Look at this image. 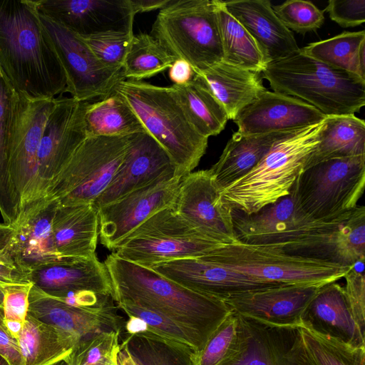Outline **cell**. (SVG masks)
Listing matches in <instances>:
<instances>
[{"label": "cell", "mask_w": 365, "mask_h": 365, "mask_svg": "<svg viewBox=\"0 0 365 365\" xmlns=\"http://www.w3.org/2000/svg\"><path fill=\"white\" fill-rule=\"evenodd\" d=\"M0 72L29 99L56 98L66 78L35 0H0Z\"/></svg>", "instance_id": "1"}, {"label": "cell", "mask_w": 365, "mask_h": 365, "mask_svg": "<svg viewBox=\"0 0 365 365\" xmlns=\"http://www.w3.org/2000/svg\"><path fill=\"white\" fill-rule=\"evenodd\" d=\"M103 262L114 301L128 302L164 315L197 331L207 341L232 312L224 300L187 289L113 252Z\"/></svg>", "instance_id": "2"}, {"label": "cell", "mask_w": 365, "mask_h": 365, "mask_svg": "<svg viewBox=\"0 0 365 365\" xmlns=\"http://www.w3.org/2000/svg\"><path fill=\"white\" fill-rule=\"evenodd\" d=\"M113 91L125 98L146 131L166 151L175 175L183 178L192 172L206 152L208 138L192 125L175 89L125 79Z\"/></svg>", "instance_id": "3"}, {"label": "cell", "mask_w": 365, "mask_h": 365, "mask_svg": "<svg viewBox=\"0 0 365 365\" xmlns=\"http://www.w3.org/2000/svg\"><path fill=\"white\" fill-rule=\"evenodd\" d=\"M261 73L274 91L299 98L327 117L354 115L365 105V81L300 48L269 63Z\"/></svg>", "instance_id": "4"}, {"label": "cell", "mask_w": 365, "mask_h": 365, "mask_svg": "<svg viewBox=\"0 0 365 365\" xmlns=\"http://www.w3.org/2000/svg\"><path fill=\"white\" fill-rule=\"evenodd\" d=\"M325 120L278 140L255 168L220 192L223 202L250 215L287 195L319 142Z\"/></svg>", "instance_id": "5"}, {"label": "cell", "mask_w": 365, "mask_h": 365, "mask_svg": "<svg viewBox=\"0 0 365 365\" xmlns=\"http://www.w3.org/2000/svg\"><path fill=\"white\" fill-rule=\"evenodd\" d=\"M150 35L195 73L223 60L215 0H170L160 9Z\"/></svg>", "instance_id": "6"}, {"label": "cell", "mask_w": 365, "mask_h": 365, "mask_svg": "<svg viewBox=\"0 0 365 365\" xmlns=\"http://www.w3.org/2000/svg\"><path fill=\"white\" fill-rule=\"evenodd\" d=\"M201 257L237 272L280 284L321 287L337 282L351 269L292 255L274 246L238 240L221 245Z\"/></svg>", "instance_id": "7"}, {"label": "cell", "mask_w": 365, "mask_h": 365, "mask_svg": "<svg viewBox=\"0 0 365 365\" xmlns=\"http://www.w3.org/2000/svg\"><path fill=\"white\" fill-rule=\"evenodd\" d=\"M129 136L87 137L51 182L43 198L59 205L93 203L112 181Z\"/></svg>", "instance_id": "8"}, {"label": "cell", "mask_w": 365, "mask_h": 365, "mask_svg": "<svg viewBox=\"0 0 365 365\" xmlns=\"http://www.w3.org/2000/svg\"><path fill=\"white\" fill-rule=\"evenodd\" d=\"M297 199L311 218L339 220L354 210L365 186V155L331 159L302 170L294 182Z\"/></svg>", "instance_id": "9"}, {"label": "cell", "mask_w": 365, "mask_h": 365, "mask_svg": "<svg viewBox=\"0 0 365 365\" xmlns=\"http://www.w3.org/2000/svg\"><path fill=\"white\" fill-rule=\"evenodd\" d=\"M55 100L29 99L11 88L8 163L20 202V213L40 200L37 190L38 153L44 126Z\"/></svg>", "instance_id": "10"}, {"label": "cell", "mask_w": 365, "mask_h": 365, "mask_svg": "<svg viewBox=\"0 0 365 365\" xmlns=\"http://www.w3.org/2000/svg\"><path fill=\"white\" fill-rule=\"evenodd\" d=\"M39 18L65 72L64 91L71 98L82 102L102 98L125 79L123 68L103 64L81 37L40 13Z\"/></svg>", "instance_id": "11"}, {"label": "cell", "mask_w": 365, "mask_h": 365, "mask_svg": "<svg viewBox=\"0 0 365 365\" xmlns=\"http://www.w3.org/2000/svg\"><path fill=\"white\" fill-rule=\"evenodd\" d=\"M29 277L43 292L75 305H98L113 298L109 272L97 256L43 265Z\"/></svg>", "instance_id": "12"}, {"label": "cell", "mask_w": 365, "mask_h": 365, "mask_svg": "<svg viewBox=\"0 0 365 365\" xmlns=\"http://www.w3.org/2000/svg\"><path fill=\"white\" fill-rule=\"evenodd\" d=\"M182 178L160 179L98 208L101 243L114 251L150 217L175 205Z\"/></svg>", "instance_id": "13"}, {"label": "cell", "mask_w": 365, "mask_h": 365, "mask_svg": "<svg viewBox=\"0 0 365 365\" xmlns=\"http://www.w3.org/2000/svg\"><path fill=\"white\" fill-rule=\"evenodd\" d=\"M274 247L292 255L354 268L365 257V207L359 205L344 217Z\"/></svg>", "instance_id": "14"}, {"label": "cell", "mask_w": 365, "mask_h": 365, "mask_svg": "<svg viewBox=\"0 0 365 365\" xmlns=\"http://www.w3.org/2000/svg\"><path fill=\"white\" fill-rule=\"evenodd\" d=\"M88 102L58 98L47 118L38 153V199L87 138L84 114Z\"/></svg>", "instance_id": "15"}, {"label": "cell", "mask_w": 365, "mask_h": 365, "mask_svg": "<svg viewBox=\"0 0 365 365\" xmlns=\"http://www.w3.org/2000/svg\"><path fill=\"white\" fill-rule=\"evenodd\" d=\"M232 217L238 241L272 246L294 240L329 222L314 220L302 210L294 183L289 193L275 202L250 215L232 210Z\"/></svg>", "instance_id": "16"}, {"label": "cell", "mask_w": 365, "mask_h": 365, "mask_svg": "<svg viewBox=\"0 0 365 365\" xmlns=\"http://www.w3.org/2000/svg\"><path fill=\"white\" fill-rule=\"evenodd\" d=\"M175 209L204 238L220 244L237 240L232 210L223 202L210 169L182 178Z\"/></svg>", "instance_id": "17"}, {"label": "cell", "mask_w": 365, "mask_h": 365, "mask_svg": "<svg viewBox=\"0 0 365 365\" xmlns=\"http://www.w3.org/2000/svg\"><path fill=\"white\" fill-rule=\"evenodd\" d=\"M238 317L239 348L224 365H312L299 327H272Z\"/></svg>", "instance_id": "18"}, {"label": "cell", "mask_w": 365, "mask_h": 365, "mask_svg": "<svg viewBox=\"0 0 365 365\" xmlns=\"http://www.w3.org/2000/svg\"><path fill=\"white\" fill-rule=\"evenodd\" d=\"M39 13L81 38L108 32L133 33L128 0H36Z\"/></svg>", "instance_id": "19"}, {"label": "cell", "mask_w": 365, "mask_h": 365, "mask_svg": "<svg viewBox=\"0 0 365 365\" xmlns=\"http://www.w3.org/2000/svg\"><path fill=\"white\" fill-rule=\"evenodd\" d=\"M148 267L187 289L224 301L245 292L282 285L237 272L202 257L175 259Z\"/></svg>", "instance_id": "20"}, {"label": "cell", "mask_w": 365, "mask_h": 365, "mask_svg": "<svg viewBox=\"0 0 365 365\" xmlns=\"http://www.w3.org/2000/svg\"><path fill=\"white\" fill-rule=\"evenodd\" d=\"M175 175V168L169 155L148 132L130 135L122 163L93 205L98 209L137 189Z\"/></svg>", "instance_id": "21"}, {"label": "cell", "mask_w": 365, "mask_h": 365, "mask_svg": "<svg viewBox=\"0 0 365 365\" xmlns=\"http://www.w3.org/2000/svg\"><path fill=\"white\" fill-rule=\"evenodd\" d=\"M113 300L93 306L75 305L49 296L32 284L28 314L82 341L103 331L120 332L122 318L116 314Z\"/></svg>", "instance_id": "22"}, {"label": "cell", "mask_w": 365, "mask_h": 365, "mask_svg": "<svg viewBox=\"0 0 365 365\" xmlns=\"http://www.w3.org/2000/svg\"><path fill=\"white\" fill-rule=\"evenodd\" d=\"M320 287L282 284L225 300L240 316L277 327H299L302 314Z\"/></svg>", "instance_id": "23"}, {"label": "cell", "mask_w": 365, "mask_h": 365, "mask_svg": "<svg viewBox=\"0 0 365 365\" xmlns=\"http://www.w3.org/2000/svg\"><path fill=\"white\" fill-rule=\"evenodd\" d=\"M327 117L299 98L266 89L233 121L237 133L255 135L291 131L319 123Z\"/></svg>", "instance_id": "24"}, {"label": "cell", "mask_w": 365, "mask_h": 365, "mask_svg": "<svg viewBox=\"0 0 365 365\" xmlns=\"http://www.w3.org/2000/svg\"><path fill=\"white\" fill-rule=\"evenodd\" d=\"M56 206L53 200H38L25 208L12 225L15 231L11 252L17 265L28 274L43 265L68 260L58 255L54 243L52 220Z\"/></svg>", "instance_id": "25"}, {"label": "cell", "mask_w": 365, "mask_h": 365, "mask_svg": "<svg viewBox=\"0 0 365 365\" xmlns=\"http://www.w3.org/2000/svg\"><path fill=\"white\" fill-rule=\"evenodd\" d=\"M222 3L254 38L267 64L299 50L293 33L278 18L269 1L234 0Z\"/></svg>", "instance_id": "26"}, {"label": "cell", "mask_w": 365, "mask_h": 365, "mask_svg": "<svg viewBox=\"0 0 365 365\" xmlns=\"http://www.w3.org/2000/svg\"><path fill=\"white\" fill-rule=\"evenodd\" d=\"M301 327L351 346L365 348V333L355 322L343 287L336 282L319 288L302 314Z\"/></svg>", "instance_id": "27"}, {"label": "cell", "mask_w": 365, "mask_h": 365, "mask_svg": "<svg viewBox=\"0 0 365 365\" xmlns=\"http://www.w3.org/2000/svg\"><path fill=\"white\" fill-rule=\"evenodd\" d=\"M52 230L56 249L62 258L72 260L96 256L99 218L93 203L73 205L57 203Z\"/></svg>", "instance_id": "28"}, {"label": "cell", "mask_w": 365, "mask_h": 365, "mask_svg": "<svg viewBox=\"0 0 365 365\" xmlns=\"http://www.w3.org/2000/svg\"><path fill=\"white\" fill-rule=\"evenodd\" d=\"M221 245L195 236L160 235L125 240L113 252L121 259L150 267L175 259L201 257Z\"/></svg>", "instance_id": "29"}, {"label": "cell", "mask_w": 365, "mask_h": 365, "mask_svg": "<svg viewBox=\"0 0 365 365\" xmlns=\"http://www.w3.org/2000/svg\"><path fill=\"white\" fill-rule=\"evenodd\" d=\"M292 131L255 135L233 133L218 160L210 168L220 192L248 173L278 140Z\"/></svg>", "instance_id": "30"}, {"label": "cell", "mask_w": 365, "mask_h": 365, "mask_svg": "<svg viewBox=\"0 0 365 365\" xmlns=\"http://www.w3.org/2000/svg\"><path fill=\"white\" fill-rule=\"evenodd\" d=\"M206 84L227 112L235 120L240 111L266 88L261 73L239 68L224 61L195 73Z\"/></svg>", "instance_id": "31"}, {"label": "cell", "mask_w": 365, "mask_h": 365, "mask_svg": "<svg viewBox=\"0 0 365 365\" xmlns=\"http://www.w3.org/2000/svg\"><path fill=\"white\" fill-rule=\"evenodd\" d=\"M117 361L118 365H198L193 348L147 329L125 337Z\"/></svg>", "instance_id": "32"}, {"label": "cell", "mask_w": 365, "mask_h": 365, "mask_svg": "<svg viewBox=\"0 0 365 365\" xmlns=\"http://www.w3.org/2000/svg\"><path fill=\"white\" fill-rule=\"evenodd\" d=\"M17 341L24 365H51L69 356L81 340L28 314Z\"/></svg>", "instance_id": "33"}, {"label": "cell", "mask_w": 365, "mask_h": 365, "mask_svg": "<svg viewBox=\"0 0 365 365\" xmlns=\"http://www.w3.org/2000/svg\"><path fill=\"white\" fill-rule=\"evenodd\" d=\"M365 155V123L355 115L328 116L320 140L304 164L306 170L331 159Z\"/></svg>", "instance_id": "34"}, {"label": "cell", "mask_w": 365, "mask_h": 365, "mask_svg": "<svg viewBox=\"0 0 365 365\" xmlns=\"http://www.w3.org/2000/svg\"><path fill=\"white\" fill-rule=\"evenodd\" d=\"M84 123L87 137L127 136L147 132L130 106L115 91L88 103Z\"/></svg>", "instance_id": "35"}, {"label": "cell", "mask_w": 365, "mask_h": 365, "mask_svg": "<svg viewBox=\"0 0 365 365\" xmlns=\"http://www.w3.org/2000/svg\"><path fill=\"white\" fill-rule=\"evenodd\" d=\"M192 125L202 136L218 135L226 125V110L202 79L195 74L182 85H173Z\"/></svg>", "instance_id": "36"}, {"label": "cell", "mask_w": 365, "mask_h": 365, "mask_svg": "<svg viewBox=\"0 0 365 365\" xmlns=\"http://www.w3.org/2000/svg\"><path fill=\"white\" fill-rule=\"evenodd\" d=\"M215 4L223 51L222 61L261 73L267 63L255 41L226 10L222 1L215 0Z\"/></svg>", "instance_id": "37"}, {"label": "cell", "mask_w": 365, "mask_h": 365, "mask_svg": "<svg viewBox=\"0 0 365 365\" xmlns=\"http://www.w3.org/2000/svg\"><path fill=\"white\" fill-rule=\"evenodd\" d=\"M305 54L365 81V31H344L300 48Z\"/></svg>", "instance_id": "38"}, {"label": "cell", "mask_w": 365, "mask_h": 365, "mask_svg": "<svg viewBox=\"0 0 365 365\" xmlns=\"http://www.w3.org/2000/svg\"><path fill=\"white\" fill-rule=\"evenodd\" d=\"M176 58L150 34L134 35L123 64L125 79L142 80L169 68Z\"/></svg>", "instance_id": "39"}, {"label": "cell", "mask_w": 365, "mask_h": 365, "mask_svg": "<svg viewBox=\"0 0 365 365\" xmlns=\"http://www.w3.org/2000/svg\"><path fill=\"white\" fill-rule=\"evenodd\" d=\"M11 87L0 72V212L4 223L14 225L20 215V202L10 176L7 143Z\"/></svg>", "instance_id": "40"}, {"label": "cell", "mask_w": 365, "mask_h": 365, "mask_svg": "<svg viewBox=\"0 0 365 365\" xmlns=\"http://www.w3.org/2000/svg\"><path fill=\"white\" fill-rule=\"evenodd\" d=\"M305 353L312 365H365V348L355 347L299 327Z\"/></svg>", "instance_id": "41"}, {"label": "cell", "mask_w": 365, "mask_h": 365, "mask_svg": "<svg viewBox=\"0 0 365 365\" xmlns=\"http://www.w3.org/2000/svg\"><path fill=\"white\" fill-rule=\"evenodd\" d=\"M117 304L118 308L130 318H135L143 322L145 325V329L150 331L185 344L197 352L200 351L207 343V340L197 331L164 315L128 302H119Z\"/></svg>", "instance_id": "42"}, {"label": "cell", "mask_w": 365, "mask_h": 365, "mask_svg": "<svg viewBox=\"0 0 365 365\" xmlns=\"http://www.w3.org/2000/svg\"><path fill=\"white\" fill-rule=\"evenodd\" d=\"M239 344V317L232 311L197 352L198 365H224L237 351Z\"/></svg>", "instance_id": "43"}, {"label": "cell", "mask_w": 365, "mask_h": 365, "mask_svg": "<svg viewBox=\"0 0 365 365\" xmlns=\"http://www.w3.org/2000/svg\"><path fill=\"white\" fill-rule=\"evenodd\" d=\"M120 332L103 331L81 341L66 359L73 365H112L117 363Z\"/></svg>", "instance_id": "44"}, {"label": "cell", "mask_w": 365, "mask_h": 365, "mask_svg": "<svg viewBox=\"0 0 365 365\" xmlns=\"http://www.w3.org/2000/svg\"><path fill=\"white\" fill-rule=\"evenodd\" d=\"M272 9L287 29L302 34L316 31L324 21V11L309 1L288 0Z\"/></svg>", "instance_id": "45"}, {"label": "cell", "mask_w": 365, "mask_h": 365, "mask_svg": "<svg viewBox=\"0 0 365 365\" xmlns=\"http://www.w3.org/2000/svg\"><path fill=\"white\" fill-rule=\"evenodd\" d=\"M133 36V33L108 31L82 38L103 64L112 68H123Z\"/></svg>", "instance_id": "46"}, {"label": "cell", "mask_w": 365, "mask_h": 365, "mask_svg": "<svg viewBox=\"0 0 365 365\" xmlns=\"http://www.w3.org/2000/svg\"><path fill=\"white\" fill-rule=\"evenodd\" d=\"M32 284H14L4 289V323L6 332L17 339L28 315L29 294Z\"/></svg>", "instance_id": "47"}, {"label": "cell", "mask_w": 365, "mask_h": 365, "mask_svg": "<svg viewBox=\"0 0 365 365\" xmlns=\"http://www.w3.org/2000/svg\"><path fill=\"white\" fill-rule=\"evenodd\" d=\"M345 284L343 287L344 296L352 314L359 327L365 333V277L362 272L350 269L344 276Z\"/></svg>", "instance_id": "48"}, {"label": "cell", "mask_w": 365, "mask_h": 365, "mask_svg": "<svg viewBox=\"0 0 365 365\" xmlns=\"http://www.w3.org/2000/svg\"><path fill=\"white\" fill-rule=\"evenodd\" d=\"M324 11L341 27L357 26L365 21V0H329Z\"/></svg>", "instance_id": "49"}, {"label": "cell", "mask_w": 365, "mask_h": 365, "mask_svg": "<svg viewBox=\"0 0 365 365\" xmlns=\"http://www.w3.org/2000/svg\"><path fill=\"white\" fill-rule=\"evenodd\" d=\"M29 284H32L29 274L17 265L9 246V250L0 255V307L3 308L4 289L6 287Z\"/></svg>", "instance_id": "50"}, {"label": "cell", "mask_w": 365, "mask_h": 365, "mask_svg": "<svg viewBox=\"0 0 365 365\" xmlns=\"http://www.w3.org/2000/svg\"><path fill=\"white\" fill-rule=\"evenodd\" d=\"M0 356L9 365H24L17 339L0 329Z\"/></svg>", "instance_id": "51"}, {"label": "cell", "mask_w": 365, "mask_h": 365, "mask_svg": "<svg viewBox=\"0 0 365 365\" xmlns=\"http://www.w3.org/2000/svg\"><path fill=\"white\" fill-rule=\"evenodd\" d=\"M168 74L173 85H182L193 78L195 72L187 61L178 58L175 59L169 68Z\"/></svg>", "instance_id": "52"}, {"label": "cell", "mask_w": 365, "mask_h": 365, "mask_svg": "<svg viewBox=\"0 0 365 365\" xmlns=\"http://www.w3.org/2000/svg\"><path fill=\"white\" fill-rule=\"evenodd\" d=\"M135 16L138 13H143L161 9L165 7L170 0H128Z\"/></svg>", "instance_id": "53"}, {"label": "cell", "mask_w": 365, "mask_h": 365, "mask_svg": "<svg viewBox=\"0 0 365 365\" xmlns=\"http://www.w3.org/2000/svg\"><path fill=\"white\" fill-rule=\"evenodd\" d=\"M14 231V226L0 224V255L9 250Z\"/></svg>", "instance_id": "54"}, {"label": "cell", "mask_w": 365, "mask_h": 365, "mask_svg": "<svg viewBox=\"0 0 365 365\" xmlns=\"http://www.w3.org/2000/svg\"><path fill=\"white\" fill-rule=\"evenodd\" d=\"M0 329L6 332V329L4 323V310L1 307H0Z\"/></svg>", "instance_id": "55"}, {"label": "cell", "mask_w": 365, "mask_h": 365, "mask_svg": "<svg viewBox=\"0 0 365 365\" xmlns=\"http://www.w3.org/2000/svg\"><path fill=\"white\" fill-rule=\"evenodd\" d=\"M51 365H73L71 362H69L66 358L64 359L56 361Z\"/></svg>", "instance_id": "56"}, {"label": "cell", "mask_w": 365, "mask_h": 365, "mask_svg": "<svg viewBox=\"0 0 365 365\" xmlns=\"http://www.w3.org/2000/svg\"><path fill=\"white\" fill-rule=\"evenodd\" d=\"M0 365H9L1 356H0Z\"/></svg>", "instance_id": "57"}, {"label": "cell", "mask_w": 365, "mask_h": 365, "mask_svg": "<svg viewBox=\"0 0 365 365\" xmlns=\"http://www.w3.org/2000/svg\"><path fill=\"white\" fill-rule=\"evenodd\" d=\"M117 363H118V361H117ZM117 363H115V364H112V365H114V364H117Z\"/></svg>", "instance_id": "58"}]
</instances>
